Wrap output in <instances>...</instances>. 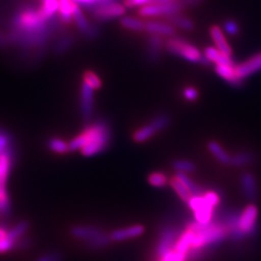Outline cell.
<instances>
[{
    "label": "cell",
    "instance_id": "4fadbf2b",
    "mask_svg": "<svg viewBox=\"0 0 261 261\" xmlns=\"http://www.w3.org/2000/svg\"><path fill=\"white\" fill-rule=\"evenodd\" d=\"M145 31L150 35H157L161 37H171L175 34V28L171 23L160 21L145 22Z\"/></svg>",
    "mask_w": 261,
    "mask_h": 261
},
{
    "label": "cell",
    "instance_id": "7dc6e473",
    "mask_svg": "<svg viewBox=\"0 0 261 261\" xmlns=\"http://www.w3.org/2000/svg\"><path fill=\"white\" fill-rule=\"evenodd\" d=\"M183 94L184 97L189 101H196L198 98V91L194 87H187Z\"/></svg>",
    "mask_w": 261,
    "mask_h": 261
},
{
    "label": "cell",
    "instance_id": "d4e9b609",
    "mask_svg": "<svg viewBox=\"0 0 261 261\" xmlns=\"http://www.w3.org/2000/svg\"><path fill=\"white\" fill-rule=\"evenodd\" d=\"M156 133H157V130L155 129V127L151 123H149V124L141 127L139 130H136L133 136V139L136 142H139V143L144 142V141L151 139Z\"/></svg>",
    "mask_w": 261,
    "mask_h": 261
},
{
    "label": "cell",
    "instance_id": "603a6c76",
    "mask_svg": "<svg viewBox=\"0 0 261 261\" xmlns=\"http://www.w3.org/2000/svg\"><path fill=\"white\" fill-rule=\"evenodd\" d=\"M75 38L72 35H65L58 39L54 45V53L56 56H62L75 45Z\"/></svg>",
    "mask_w": 261,
    "mask_h": 261
},
{
    "label": "cell",
    "instance_id": "60d3db41",
    "mask_svg": "<svg viewBox=\"0 0 261 261\" xmlns=\"http://www.w3.org/2000/svg\"><path fill=\"white\" fill-rule=\"evenodd\" d=\"M207 201L203 196H193L188 201V204L194 212L198 210L199 208H201L202 206L205 205Z\"/></svg>",
    "mask_w": 261,
    "mask_h": 261
},
{
    "label": "cell",
    "instance_id": "ac0fdd59",
    "mask_svg": "<svg viewBox=\"0 0 261 261\" xmlns=\"http://www.w3.org/2000/svg\"><path fill=\"white\" fill-rule=\"evenodd\" d=\"M241 185L244 195L250 201H254L257 197V185L255 178L250 172L244 173L241 177Z\"/></svg>",
    "mask_w": 261,
    "mask_h": 261
},
{
    "label": "cell",
    "instance_id": "d6986e66",
    "mask_svg": "<svg viewBox=\"0 0 261 261\" xmlns=\"http://www.w3.org/2000/svg\"><path fill=\"white\" fill-rule=\"evenodd\" d=\"M215 72L217 73V75L224 79L225 82L233 86L239 87L242 85V81L239 80L236 75L235 65H216Z\"/></svg>",
    "mask_w": 261,
    "mask_h": 261
},
{
    "label": "cell",
    "instance_id": "1f68e13d",
    "mask_svg": "<svg viewBox=\"0 0 261 261\" xmlns=\"http://www.w3.org/2000/svg\"><path fill=\"white\" fill-rule=\"evenodd\" d=\"M213 206L206 203L205 205L202 206L198 210L195 211V217L196 222L200 224H208L211 222L212 215H213Z\"/></svg>",
    "mask_w": 261,
    "mask_h": 261
},
{
    "label": "cell",
    "instance_id": "5b68a950",
    "mask_svg": "<svg viewBox=\"0 0 261 261\" xmlns=\"http://www.w3.org/2000/svg\"><path fill=\"white\" fill-rule=\"evenodd\" d=\"M182 9H183L182 3L177 2L175 0L168 4L150 3L148 5L140 7L139 14L143 18H154V17H160V16H166L169 18L175 14H179Z\"/></svg>",
    "mask_w": 261,
    "mask_h": 261
},
{
    "label": "cell",
    "instance_id": "681fc988",
    "mask_svg": "<svg viewBox=\"0 0 261 261\" xmlns=\"http://www.w3.org/2000/svg\"><path fill=\"white\" fill-rule=\"evenodd\" d=\"M8 195H7V191H6V186L2 185L0 183V200H3V199H8Z\"/></svg>",
    "mask_w": 261,
    "mask_h": 261
},
{
    "label": "cell",
    "instance_id": "f35d334b",
    "mask_svg": "<svg viewBox=\"0 0 261 261\" xmlns=\"http://www.w3.org/2000/svg\"><path fill=\"white\" fill-rule=\"evenodd\" d=\"M14 146L12 136L5 130L0 129V155Z\"/></svg>",
    "mask_w": 261,
    "mask_h": 261
},
{
    "label": "cell",
    "instance_id": "8fae6325",
    "mask_svg": "<svg viewBox=\"0 0 261 261\" xmlns=\"http://www.w3.org/2000/svg\"><path fill=\"white\" fill-rule=\"evenodd\" d=\"M258 71H261V53L250 57L238 65H235L236 75L242 82Z\"/></svg>",
    "mask_w": 261,
    "mask_h": 261
},
{
    "label": "cell",
    "instance_id": "44dd1931",
    "mask_svg": "<svg viewBox=\"0 0 261 261\" xmlns=\"http://www.w3.org/2000/svg\"><path fill=\"white\" fill-rule=\"evenodd\" d=\"M195 236H196L195 232L188 229L186 232H184L178 238L177 242H176L175 247H174V251L180 252L184 255H187V253L193 247V242H194Z\"/></svg>",
    "mask_w": 261,
    "mask_h": 261
},
{
    "label": "cell",
    "instance_id": "6da1fadb",
    "mask_svg": "<svg viewBox=\"0 0 261 261\" xmlns=\"http://www.w3.org/2000/svg\"><path fill=\"white\" fill-rule=\"evenodd\" d=\"M60 19L50 18L33 4H22L11 19L7 41L22 48L46 47L47 41L59 28Z\"/></svg>",
    "mask_w": 261,
    "mask_h": 261
},
{
    "label": "cell",
    "instance_id": "30bf717a",
    "mask_svg": "<svg viewBox=\"0 0 261 261\" xmlns=\"http://www.w3.org/2000/svg\"><path fill=\"white\" fill-rule=\"evenodd\" d=\"M94 109V89L83 83L81 89V112L85 122L91 120Z\"/></svg>",
    "mask_w": 261,
    "mask_h": 261
},
{
    "label": "cell",
    "instance_id": "52a82bcc",
    "mask_svg": "<svg viewBox=\"0 0 261 261\" xmlns=\"http://www.w3.org/2000/svg\"><path fill=\"white\" fill-rule=\"evenodd\" d=\"M179 231L172 226H164L161 230L160 238L157 244V255L159 257L165 256L167 253L174 250L175 244L177 242Z\"/></svg>",
    "mask_w": 261,
    "mask_h": 261
},
{
    "label": "cell",
    "instance_id": "f1b7e54d",
    "mask_svg": "<svg viewBox=\"0 0 261 261\" xmlns=\"http://www.w3.org/2000/svg\"><path fill=\"white\" fill-rule=\"evenodd\" d=\"M168 19L173 27H177L183 30L191 31V30H194V28H195V23L192 19L183 17L180 14H175V15L169 17Z\"/></svg>",
    "mask_w": 261,
    "mask_h": 261
},
{
    "label": "cell",
    "instance_id": "d590c367",
    "mask_svg": "<svg viewBox=\"0 0 261 261\" xmlns=\"http://www.w3.org/2000/svg\"><path fill=\"white\" fill-rule=\"evenodd\" d=\"M148 182L151 186L164 188L168 185V178L162 172H153L148 176Z\"/></svg>",
    "mask_w": 261,
    "mask_h": 261
},
{
    "label": "cell",
    "instance_id": "cb8c5ba5",
    "mask_svg": "<svg viewBox=\"0 0 261 261\" xmlns=\"http://www.w3.org/2000/svg\"><path fill=\"white\" fill-rule=\"evenodd\" d=\"M208 149L213 154L215 158L224 165H230V156L224 151V148L216 141H210L208 143Z\"/></svg>",
    "mask_w": 261,
    "mask_h": 261
},
{
    "label": "cell",
    "instance_id": "83f0119b",
    "mask_svg": "<svg viewBox=\"0 0 261 261\" xmlns=\"http://www.w3.org/2000/svg\"><path fill=\"white\" fill-rule=\"evenodd\" d=\"M121 25L126 29L134 30L137 32H141L145 30V22L138 18L135 17H122Z\"/></svg>",
    "mask_w": 261,
    "mask_h": 261
},
{
    "label": "cell",
    "instance_id": "4316f807",
    "mask_svg": "<svg viewBox=\"0 0 261 261\" xmlns=\"http://www.w3.org/2000/svg\"><path fill=\"white\" fill-rule=\"evenodd\" d=\"M169 183H170V186L172 187V189L174 190V192L177 194L178 196L183 201L188 202L190 200V198L193 196L191 192L188 190V188L175 176L169 181Z\"/></svg>",
    "mask_w": 261,
    "mask_h": 261
},
{
    "label": "cell",
    "instance_id": "484cf974",
    "mask_svg": "<svg viewBox=\"0 0 261 261\" xmlns=\"http://www.w3.org/2000/svg\"><path fill=\"white\" fill-rule=\"evenodd\" d=\"M175 177L179 179L188 188V190L191 192V194L193 196H202V194H203L202 189L198 186L197 184H196L191 178L189 177L187 175V173H185V172H177Z\"/></svg>",
    "mask_w": 261,
    "mask_h": 261
},
{
    "label": "cell",
    "instance_id": "7c38bea8",
    "mask_svg": "<svg viewBox=\"0 0 261 261\" xmlns=\"http://www.w3.org/2000/svg\"><path fill=\"white\" fill-rule=\"evenodd\" d=\"M15 160V148L14 146L0 155V183L6 186L7 178L13 168Z\"/></svg>",
    "mask_w": 261,
    "mask_h": 261
},
{
    "label": "cell",
    "instance_id": "db71d44e",
    "mask_svg": "<svg viewBox=\"0 0 261 261\" xmlns=\"http://www.w3.org/2000/svg\"><path fill=\"white\" fill-rule=\"evenodd\" d=\"M195 1H197V0H187V2H189V3H192V2H195Z\"/></svg>",
    "mask_w": 261,
    "mask_h": 261
},
{
    "label": "cell",
    "instance_id": "8d00e7d4",
    "mask_svg": "<svg viewBox=\"0 0 261 261\" xmlns=\"http://www.w3.org/2000/svg\"><path fill=\"white\" fill-rule=\"evenodd\" d=\"M173 168L177 172H193L196 170V165L188 160H176L172 164Z\"/></svg>",
    "mask_w": 261,
    "mask_h": 261
},
{
    "label": "cell",
    "instance_id": "4dcf8cb0",
    "mask_svg": "<svg viewBox=\"0 0 261 261\" xmlns=\"http://www.w3.org/2000/svg\"><path fill=\"white\" fill-rule=\"evenodd\" d=\"M254 162V156L249 152H240L230 158V165L234 167L248 166Z\"/></svg>",
    "mask_w": 261,
    "mask_h": 261
},
{
    "label": "cell",
    "instance_id": "d6a6232c",
    "mask_svg": "<svg viewBox=\"0 0 261 261\" xmlns=\"http://www.w3.org/2000/svg\"><path fill=\"white\" fill-rule=\"evenodd\" d=\"M28 228H29V224L28 222L21 221V222H19V224H16L12 229L8 230L7 237L9 238L10 240H13L16 242L18 239L23 236V234L28 231Z\"/></svg>",
    "mask_w": 261,
    "mask_h": 261
},
{
    "label": "cell",
    "instance_id": "7402d4cb",
    "mask_svg": "<svg viewBox=\"0 0 261 261\" xmlns=\"http://www.w3.org/2000/svg\"><path fill=\"white\" fill-rule=\"evenodd\" d=\"M58 16L64 23H69L73 20V6L72 0H58Z\"/></svg>",
    "mask_w": 261,
    "mask_h": 261
},
{
    "label": "cell",
    "instance_id": "8992f818",
    "mask_svg": "<svg viewBox=\"0 0 261 261\" xmlns=\"http://www.w3.org/2000/svg\"><path fill=\"white\" fill-rule=\"evenodd\" d=\"M126 7L124 4L117 2H112L108 4L100 5L91 9V15L97 20H110V19L122 18L126 13Z\"/></svg>",
    "mask_w": 261,
    "mask_h": 261
},
{
    "label": "cell",
    "instance_id": "ba28073f",
    "mask_svg": "<svg viewBox=\"0 0 261 261\" xmlns=\"http://www.w3.org/2000/svg\"><path fill=\"white\" fill-rule=\"evenodd\" d=\"M73 19L75 20V24L80 31L84 34L87 39H95L98 37L100 33V28L95 24H90L87 19L84 17V13L81 9V6L74 3L73 6Z\"/></svg>",
    "mask_w": 261,
    "mask_h": 261
},
{
    "label": "cell",
    "instance_id": "9c48e42d",
    "mask_svg": "<svg viewBox=\"0 0 261 261\" xmlns=\"http://www.w3.org/2000/svg\"><path fill=\"white\" fill-rule=\"evenodd\" d=\"M257 216L258 209L254 204H249L243 210L239 219V228L245 236L254 232Z\"/></svg>",
    "mask_w": 261,
    "mask_h": 261
},
{
    "label": "cell",
    "instance_id": "f5cc1de1",
    "mask_svg": "<svg viewBox=\"0 0 261 261\" xmlns=\"http://www.w3.org/2000/svg\"><path fill=\"white\" fill-rule=\"evenodd\" d=\"M172 1H175V0H152L151 3H155V4H168V3H170Z\"/></svg>",
    "mask_w": 261,
    "mask_h": 261
},
{
    "label": "cell",
    "instance_id": "c3c4849f",
    "mask_svg": "<svg viewBox=\"0 0 261 261\" xmlns=\"http://www.w3.org/2000/svg\"><path fill=\"white\" fill-rule=\"evenodd\" d=\"M31 240L28 238H24V237H20L18 239L16 243H15V249H24V248H28L30 246Z\"/></svg>",
    "mask_w": 261,
    "mask_h": 261
},
{
    "label": "cell",
    "instance_id": "f6af8a7d",
    "mask_svg": "<svg viewBox=\"0 0 261 261\" xmlns=\"http://www.w3.org/2000/svg\"><path fill=\"white\" fill-rule=\"evenodd\" d=\"M62 255L56 252H47L40 256L36 261H61Z\"/></svg>",
    "mask_w": 261,
    "mask_h": 261
},
{
    "label": "cell",
    "instance_id": "7a4b0ae2",
    "mask_svg": "<svg viewBox=\"0 0 261 261\" xmlns=\"http://www.w3.org/2000/svg\"><path fill=\"white\" fill-rule=\"evenodd\" d=\"M88 143L81 150L85 157H92L102 153L109 146L112 140V130L106 120H97L90 124L85 130Z\"/></svg>",
    "mask_w": 261,
    "mask_h": 261
},
{
    "label": "cell",
    "instance_id": "7bdbcfd3",
    "mask_svg": "<svg viewBox=\"0 0 261 261\" xmlns=\"http://www.w3.org/2000/svg\"><path fill=\"white\" fill-rule=\"evenodd\" d=\"M185 259H186V255L180 252H175L173 250L167 253L165 256H163L161 258V261H185Z\"/></svg>",
    "mask_w": 261,
    "mask_h": 261
},
{
    "label": "cell",
    "instance_id": "277c9868",
    "mask_svg": "<svg viewBox=\"0 0 261 261\" xmlns=\"http://www.w3.org/2000/svg\"><path fill=\"white\" fill-rule=\"evenodd\" d=\"M165 47L174 56H179L192 63H199L202 57L199 49L193 44L180 37L168 38L165 42Z\"/></svg>",
    "mask_w": 261,
    "mask_h": 261
},
{
    "label": "cell",
    "instance_id": "ffe728a7",
    "mask_svg": "<svg viewBox=\"0 0 261 261\" xmlns=\"http://www.w3.org/2000/svg\"><path fill=\"white\" fill-rule=\"evenodd\" d=\"M103 232V230L99 227L88 226V225H75L71 228V234L75 238L84 240V241L90 240Z\"/></svg>",
    "mask_w": 261,
    "mask_h": 261
},
{
    "label": "cell",
    "instance_id": "836d02e7",
    "mask_svg": "<svg viewBox=\"0 0 261 261\" xmlns=\"http://www.w3.org/2000/svg\"><path fill=\"white\" fill-rule=\"evenodd\" d=\"M47 147L57 154H65L69 152L68 143L58 138H50L47 140Z\"/></svg>",
    "mask_w": 261,
    "mask_h": 261
},
{
    "label": "cell",
    "instance_id": "816d5d0a",
    "mask_svg": "<svg viewBox=\"0 0 261 261\" xmlns=\"http://www.w3.org/2000/svg\"><path fill=\"white\" fill-rule=\"evenodd\" d=\"M8 41L7 38L5 37L1 32H0V47H5L7 45Z\"/></svg>",
    "mask_w": 261,
    "mask_h": 261
},
{
    "label": "cell",
    "instance_id": "e575fe53",
    "mask_svg": "<svg viewBox=\"0 0 261 261\" xmlns=\"http://www.w3.org/2000/svg\"><path fill=\"white\" fill-rule=\"evenodd\" d=\"M88 143V138L86 136L85 133H83L79 136H76L75 139L68 142V146H69V152H74L77 150H82L84 147L86 146V144Z\"/></svg>",
    "mask_w": 261,
    "mask_h": 261
},
{
    "label": "cell",
    "instance_id": "5bb4252c",
    "mask_svg": "<svg viewBox=\"0 0 261 261\" xmlns=\"http://www.w3.org/2000/svg\"><path fill=\"white\" fill-rule=\"evenodd\" d=\"M143 232H144V227L141 224H136V225H132L129 227L116 229V230L112 231L110 235H111L112 241L120 242V241H124L127 239L139 237L141 234H143Z\"/></svg>",
    "mask_w": 261,
    "mask_h": 261
},
{
    "label": "cell",
    "instance_id": "bcb514c9",
    "mask_svg": "<svg viewBox=\"0 0 261 261\" xmlns=\"http://www.w3.org/2000/svg\"><path fill=\"white\" fill-rule=\"evenodd\" d=\"M203 196H204L207 203L213 206V207L218 205L219 202H220V196L215 192H208V193L204 194Z\"/></svg>",
    "mask_w": 261,
    "mask_h": 261
},
{
    "label": "cell",
    "instance_id": "f907efd6",
    "mask_svg": "<svg viewBox=\"0 0 261 261\" xmlns=\"http://www.w3.org/2000/svg\"><path fill=\"white\" fill-rule=\"evenodd\" d=\"M7 233H8V229L5 226L0 225V240L4 239L7 236Z\"/></svg>",
    "mask_w": 261,
    "mask_h": 261
},
{
    "label": "cell",
    "instance_id": "ab89813d",
    "mask_svg": "<svg viewBox=\"0 0 261 261\" xmlns=\"http://www.w3.org/2000/svg\"><path fill=\"white\" fill-rule=\"evenodd\" d=\"M74 3L77 4L79 6H84L85 8H94L100 5L117 2L118 0H72Z\"/></svg>",
    "mask_w": 261,
    "mask_h": 261
},
{
    "label": "cell",
    "instance_id": "e0dca14e",
    "mask_svg": "<svg viewBox=\"0 0 261 261\" xmlns=\"http://www.w3.org/2000/svg\"><path fill=\"white\" fill-rule=\"evenodd\" d=\"M163 37L157 35H150L147 41V58L150 62H158L164 47Z\"/></svg>",
    "mask_w": 261,
    "mask_h": 261
},
{
    "label": "cell",
    "instance_id": "9a60e30c",
    "mask_svg": "<svg viewBox=\"0 0 261 261\" xmlns=\"http://www.w3.org/2000/svg\"><path fill=\"white\" fill-rule=\"evenodd\" d=\"M210 36L214 42L215 47L220 49L222 53H224L227 56H231L232 49L228 42L226 41V38L224 36V31L219 25H212L210 29Z\"/></svg>",
    "mask_w": 261,
    "mask_h": 261
},
{
    "label": "cell",
    "instance_id": "2e32d148",
    "mask_svg": "<svg viewBox=\"0 0 261 261\" xmlns=\"http://www.w3.org/2000/svg\"><path fill=\"white\" fill-rule=\"evenodd\" d=\"M203 56L209 60L210 63L213 62L216 65H235L231 56L222 53L216 47H206Z\"/></svg>",
    "mask_w": 261,
    "mask_h": 261
},
{
    "label": "cell",
    "instance_id": "11a10c76",
    "mask_svg": "<svg viewBox=\"0 0 261 261\" xmlns=\"http://www.w3.org/2000/svg\"><path fill=\"white\" fill-rule=\"evenodd\" d=\"M40 1H41V0H40Z\"/></svg>",
    "mask_w": 261,
    "mask_h": 261
},
{
    "label": "cell",
    "instance_id": "b9f144b4",
    "mask_svg": "<svg viewBox=\"0 0 261 261\" xmlns=\"http://www.w3.org/2000/svg\"><path fill=\"white\" fill-rule=\"evenodd\" d=\"M224 31L230 35V36H235L239 33V25L236 21L232 19H227L225 20L224 23Z\"/></svg>",
    "mask_w": 261,
    "mask_h": 261
},
{
    "label": "cell",
    "instance_id": "f546056e",
    "mask_svg": "<svg viewBox=\"0 0 261 261\" xmlns=\"http://www.w3.org/2000/svg\"><path fill=\"white\" fill-rule=\"evenodd\" d=\"M111 242H112L111 235L103 232V233H101L100 235L94 237V238L90 239V240L85 241V244H86V246H87L88 248L96 250V249H102V248H105V247L109 246Z\"/></svg>",
    "mask_w": 261,
    "mask_h": 261
},
{
    "label": "cell",
    "instance_id": "3957f363",
    "mask_svg": "<svg viewBox=\"0 0 261 261\" xmlns=\"http://www.w3.org/2000/svg\"><path fill=\"white\" fill-rule=\"evenodd\" d=\"M188 229L196 233L192 249H204L208 246L224 241L228 235V230L223 224L208 223L200 224L193 222L188 225Z\"/></svg>",
    "mask_w": 261,
    "mask_h": 261
},
{
    "label": "cell",
    "instance_id": "74e56055",
    "mask_svg": "<svg viewBox=\"0 0 261 261\" xmlns=\"http://www.w3.org/2000/svg\"><path fill=\"white\" fill-rule=\"evenodd\" d=\"M84 83L89 85L94 90L100 89L102 86V82L100 77L92 71H86L84 74Z\"/></svg>",
    "mask_w": 261,
    "mask_h": 261
},
{
    "label": "cell",
    "instance_id": "ee69618b",
    "mask_svg": "<svg viewBox=\"0 0 261 261\" xmlns=\"http://www.w3.org/2000/svg\"><path fill=\"white\" fill-rule=\"evenodd\" d=\"M152 0H124L123 4L126 8H136V7H143L148 5Z\"/></svg>",
    "mask_w": 261,
    "mask_h": 261
}]
</instances>
